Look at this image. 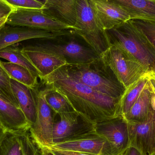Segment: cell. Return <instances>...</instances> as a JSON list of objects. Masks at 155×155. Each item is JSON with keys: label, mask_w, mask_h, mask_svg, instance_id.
Returning <instances> with one entry per match:
<instances>
[{"label": "cell", "mask_w": 155, "mask_h": 155, "mask_svg": "<svg viewBox=\"0 0 155 155\" xmlns=\"http://www.w3.org/2000/svg\"><path fill=\"white\" fill-rule=\"evenodd\" d=\"M0 58L5 59L10 62L24 66L40 79V75L37 70L23 54L20 44L12 45L1 49Z\"/></svg>", "instance_id": "cb8c5ba5"}, {"label": "cell", "mask_w": 155, "mask_h": 155, "mask_svg": "<svg viewBox=\"0 0 155 155\" xmlns=\"http://www.w3.org/2000/svg\"><path fill=\"white\" fill-rule=\"evenodd\" d=\"M40 153L29 131L8 133L0 146V155H40Z\"/></svg>", "instance_id": "9a60e30c"}, {"label": "cell", "mask_w": 155, "mask_h": 155, "mask_svg": "<svg viewBox=\"0 0 155 155\" xmlns=\"http://www.w3.org/2000/svg\"><path fill=\"white\" fill-rule=\"evenodd\" d=\"M148 78L150 85L155 90V73H148Z\"/></svg>", "instance_id": "e575fe53"}, {"label": "cell", "mask_w": 155, "mask_h": 155, "mask_svg": "<svg viewBox=\"0 0 155 155\" xmlns=\"http://www.w3.org/2000/svg\"><path fill=\"white\" fill-rule=\"evenodd\" d=\"M129 147L142 155L155 153V111L151 109L148 117L142 122H127Z\"/></svg>", "instance_id": "8fae6325"}, {"label": "cell", "mask_w": 155, "mask_h": 155, "mask_svg": "<svg viewBox=\"0 0 155 155\" xmlns=\"http://www.w3.org/2000/svg\"><path fill=\"white\" fill-rule=\"evenodd\" d=\"M63 67L79 83L106 96L120 99L125 90L100 57L87 63L67 64Z\"/></svg>", "instance_id": "3957f363"}, {"label": "cell", "mask_w": 155, "mask_h": 155, "mask_svg": "<svg viewBox=\"0 0 155 155\" xmlns=\"http://www.w3.org/2000/svg\"><path fill=\"white\" fill-rule=\"evenodd\" d=\"M20 45L22 50L41 51L56 55L64 58L68 64H71L87 63L99 58L91 48L74 41L62 44L47 42Z\"/></svg>", "instance_id": "52a82bcc"}, {"label": "cell", "mask_w": 155, "mask_h": 155, "mask_svg": "<svg viewBox=\"0 0 155 155\" xmlns=\"http://www.w3.org/2000/svg\"><path fill=\"white\" fill-rule=\"evenodd\" d=\"M47 87L48 91L45 95V100L56 114L75 112L64 96L54 89Z\"/></svg>", "instance_id": "d4e9b609"}, {"label": "cell", "mask_w": 155, "mask_h": 155, "mask_svg": "<svg viewBox=\"0 0 155 155\" xmlns=\"http://www.w3.org/2000/svg\"><path fill=\"white\" fill-rule=\"evenodd\" d=\"M152 155H155V153L154 154Z\"/></svg>", "instance_id": "74e56055"}, {"label": "cell", "mask_w": 155, "mask_h": 155, "mask_svg": "<svg viewBox=\"0 0 155 155\" xmlns=\"http://www.w3.org/2000/svg\"><path fill=\"white\" fill-rule=\"evenodd\" d=\"M15 9L6 0H0V19L8 17Z\"/></svg>", "instance_id": "f1b7e54d"}, {"label": "cell", "mask_w": 155, "mask_h": 155, "mask_svg": "<svg viewBox=\"0 0 155 155\" xmlns=\"http://www.w3.org/2000/svg\"><path fill=\"white\" fill-rule=\"evenodd\" d=\"M151 99V89L149 82L136 102L124 117L127 122H142L145 121L152 108Z\"/></svg>", "instance_id": "44dd1931"}, {"label": "cell", "mask_w": 155, "mask_h": 155, "mask_svg": "<svg viewBox=\"0 0 155 155\" xmlns=\"http://www.w3.org/2000/svg\"><path fill=\"white\" fill-rule=\"evenodd\" d=\"M78 0H45V13L70 26L77 21Z\"/></svg>", "instance_id": "ac0fdd59"}, {"label": "cell", "mask_w": 155, "mask_h": 155, "mask_svg": "<svg viewBox=\"0 0 155 155\" xmlns=\"http://www.w3.org/2000/svg\"><path fill=\"white\" fill-rule=\"evenodd\" d=\"M68 34L66 31L52 32L23 26L9 25L5 23L0 29V50L22 41L35 39L53 40Z\"/></svg>", "instance_id": "5bb4252c"}, {"label": "cell", "mask_w": 155, "mask_h": 155, "mask_svg": "<svg viewBox=\"0 0 155 155\" xmlns=\"http://www.w3.org/2000/svg\"><path fill=\"white\" fill-rule=\"evenodd\" d=\"M33 90L37 103V116L35 123L31 126L29 132L40 150L49 148L53 145V128L56 114L45 100L48 88L38 90L36 87Z\"/></svg>", "instance_id": "8992f818"}, {"label": "cell", "mask_w": 155, "mask_h": 155, "mask_svg": "<svg viewBox=\"0 0 155 155\" xmlns=\"http://www.w3.org/2000/svg\"><path fill=\"white\" fill-rule=\"evenodd\" d=\"M8 133L5 129L0 124V146Z\"/></svg>", "instance_id": "1f68e13d"}, {"label": "cell", "mask_w": 155, "mask_h": 155, "mask_svg": "<svg viewBox=\"0 0 155 155\" xmlns=\"http://www.w3.org/2000/svg\"><path fill=\"white\" fill-rule=\"evenodd\" d=\"M129 13L131 19H155V0H114Z\"/></svg>", "instance_id": "ffe728a7"}, {"label": "cell", "mask_w": 155, "mask_h": 155, "mask_svg": "<svg viewBox=\"0 0 155 155\" xmlns=\"http://www.w3.org/2000/svg\"><path fill=\"white\" fill-rule=\"evenodd\" d=\"M41 81L65 97L74 111L89 123L94 124L118 116L120 99L97 93L72 77L63 66Z\"/></svg>", "instance_id": "6da1fadb"}, {"label": "cell", "mask_w": 155, "mask_h": 155, "mask_svg": "<svg viewBox=\"0 0 155 155\" xmlns=\"http://www.w3.org/2000/svg\"><path fill=\"white\" fill-rule=\"evenodd\" d=\"M7 17H5V18H2L0 19V29L5 24L6 21H7Z\"/></svg>", "instance_id": "d590c367"}, {"label": "cell", "mask_w": 155, "mask_h": 155, "mask_svg": "<svg viewBox=\"0 0 155 155\" xmlns=\"http://www.w3.org/2000/svg\"><path fill=\"white\" fill-rule=\"evenodd\" d=\"M89 2L97 25L103 32L131 19L129 13L114 0H90Z\"/></svg>", "instance_id": "7c38bea8"}, {"label": "cell", "mask_w": 155, "mask_h": 155, "mask_svg": "<svg viewBox=\"0 0 155 155\" xmlns=\"http://www.w3.org/2000/svg\"><path fill=\"white\" fill-rule=\"evenodd\" d=\"M6 24L55 33L76 29L45 13L42 10L20 8H15L7 17Z\"/></svg>", "instance_id": "ba28073f"}, {"label": "cell", "mask_w": 155, "mask_h": 155, "mask_svg": "<svg viewBox=\"0 0 155 155\" xmlns=\"http://www.w3.org/2000/svg\"><path fill=\"white\" fill-rule=\"evenodd\" d=\"M49 148L93 155H112L106 139L95 132L54 145Z\"/></svg>", "instance_id": "4fadbf2b"}, {"label": "cell", "mask_w": 155, "mask_h": 155, "mask_svg": "<svg viewBox=\"0 0 155 155\" xmlns=\"http://www.w3.org/2000/svg\"><path fill=\"white\" fill-rule=\"evenodd\" d=\"M124 155H142L135 148L129 147L124 153Z\"/></svg>", "instance_id": "4dcf8cb0"}, {"label": "cell", "mask_w": 155, "mask_h": 155, "mask_svg": "<svg viewBox=\"0 0 155 155\" xmlns=\"http://www.w3.org/2000/svg\"><path fill=\"white\" fill-rule=\"evenodd\" d=\"M52 132L53 145L94 132V124L82 118L75 112L57 114Z\"/></svg>", "instance_id": "9c48e42d"}, {"label": "cell", "mask_w": 155, "mask_h": 155, "mask_svg": "<svg viewBox=\"0 0 155 155\" xmlns=\"http://www.w3.org/2000/svg\"><path fill=\"white\" fill-rule=\"evenodd\" d=\"M22 52L39 73L41 80L68 64L64 58L50 53L22 50Z\"/></svg>", "instance_id": "e0dca14e"}, {"label": "cell", "mask_w": 155, "mask_h": 155, "mask_svg": "<svg viewBox=\"0 0 155 155\" xmlns=\"http://www.w3.org/2000/svg\"><path fill=\"white\" fill-rule=\"evenodd\" d=\"M11 79V77L0 63V97L20 108L12 90Z\"/></svg>", "instance_id": "484cf974"}, {"label": "cell", "mask_w": 155, "mask_h": 155, "mask_svg": "<svg viewBox=\"0 0 155 155\" xmlns=\"http://www.w3.org/2000/svg\"><path fill=\"white\" fill-rule=\"evenodd\" d=\"M104 35L107 45L115 46L134 58L148 73H155V50L130 20L105 31Z\"/></svg>", "instance_id": "7a4b0ae2"}, {"label": "cell", "mask_w": 155, "mask_h": 155, "mask_svg": "<svg viewBox=\"0 0 155 155\" xmlns=\"http://www.w3.org/2000/svg\"><path fill=\"white\" fill-rule=\"evenodd\" d=\"M130 20L155 50V19L133 18Z\"/></svg>", "instance_id": "4316f807"}, {"label": "cell", "mask_w": 155, "mask_h": 155, "mask_svg": "<svg viewBox=\"0 0 155 155\" xmlns=\"http://www.w3.org/2000/svg\"><path fill=\"white\" fill-rule=\"evenodd\" d=\"M77 12L74 32L99 56L106 50L108 45L104 32L97 25L89 1L78 0Z\"/></svg>", "instance_id": "5b68a950"}, {"label": "cell", "mask_w": 155, "mask_h": 155, "mask_svg": "<svg viewBox=\"0 0 155 155\" xmlns=\"http://www.w3.org/2000/svg\"><path fill=\"white\" fill-rule=\"evenodd\" d=\"M11 84L19 107L31 127L35 123L37 116V103L34 92L33 89L13 79H11Z\"/></svg>", "instance_id": "d6986e66"}, {"label": "cell", "mask_w": 155, "mask_h": 155, "mask_svg": "<svg viewBox=\"0 0 155 155\" xmlns=\"http://www.w3.org/2000/svg\"><path fill=\"white\" fill-rule=\"evenodd\" d=\"M54 150H55V149H54ZM55 150L59 151L62 153L68 155H93L83 153H78V152H71V151H63V150Z\"/></svg>", "instance_id": "836d02e7"}, {"label": "cell", "mask_w": 155, "mask_h": 155, "mask_svg": "<svg viewBox=\"0 0 155 155\" xmlns=\"http://www.w3.org/2000/svg\"><path fill=\"white\" fill-rule=\"evenodd\" d=\"M41 153L42 155H68L62 153L57 150L50 148L41 149Z\"/></svg>", "instance_id": "f546056e"}, {"label": "cell", "mask_w": 155, "mask_h": 155, "mask_svg": "<svg viewBox=\"0 0 155 155\" xmlns=\"http://www.w3.org/2000/svg\"><path fill=\"white\" fill-rule=\"evenodd\" d=\"M15 8L43 10L45 9L44 1L36 0H6Z\"/></svg>", "instance_id": "83f0119b"}, {"label": "cell", "mask_w": 155, "mask_h": 155, "mask_svg": "<svg viewBox=\"0 0 155 155\" xmlns=\"http://www.w3.org/2000/svg\"><path fill=\"white\" fill-rule=\"evenodd\" d=\"M124 155V154H122V155Z\"/></svg>", "instance_id": "f35d334b"}, {"label": "cell", "mask_w": 155, "mask_h": 155, "mask_svg": "<svg viewBox=\"0 0 155 155\" xmlns=\"http://www.w3.org/2000/svg\"><path fill=\"white\" fill-rule=\"evenodd\" d=\"M94 127L95 133L108 142L112 155L124 154L129 147L128 123L122 116L97 123Z\"/></svg>", "instance_id": "30bf717a"}, {"label": "cell", "mask_w": 155, "mask_h": 155, "mask_svg": "<svg viewBox=\"0 0 155 155\" xmlns=\"http://www.w3.org/2000/svg\"><path fill=\"white\" fill-rule=\"evenodd\" d=\"M11 79H13L32 89L37 87L38 77L24 66L10 62L0 61Z\"/></svg>", "instance_id": "603a6c76"}, {"label": "cell", "mask_w": 155, "mask_h": 155, "mask_svg": "<svg viewBox=\"0 0 155 155\" xmlns=\"http://www.w3.org/2000/svg\"><path fill=\"white\" fill-rule=\"evenodd\" d=\"M148 82V73L126 88L118 103L119 116H124L129 112Z\"/></svg>", "instance_id": "7402d4cb"}, {"label": "cell", "mask_w": 155, "mask_h": 155, "mask_svg": "<svg viewBox=\"0 0 155 155\" xmlns=\"http://www.w3.org/2000/svg\"><path fill=\"white\" fill-rule=\"evenodd\" d=\"M40 155H42L41 154V153H40Z\"/></svg>", "instance_id": "8d00e7d4"}, {"label": "cell", "mask_w": 155, "mask_h": 155, "mask_svg": "<svg viewBox=\"0 0 155 155\" xmlns=\"http://www.w3.org/2000/svg\"><path fill=\"white\" fill-rule=\"evenodd\" d=\"M150 85L151 89V106L153 109L155 111V90L153 88V86L150 85Z\"/></svg>", "instance_id": "d6a6232c"}, {"label": "cell", "mask_w": 155, "mask_h": 155, "mask_svg": "<svg viewBox=\"0 0 155 155\" xmlns=\"http://www.w3.org/2000/svg\"><path fill=\"white\" fill-rule=\"evenodd\" d=\"M99 57L125 89L148 74L137 61L113 45H108Z\"/></svg>", "instance_id": "277c9868"}, {"label": "cell", "mask_w": 155, "mask_h": 155, "mask_svg": "<svg viewBox=\"0 0 155 155\" xmlns=\"http://www.w3.org/2000/svg\"><path fill=\"white\" fill-rule=\"evenodd\" d=\"M0 124L8 133L28 132L31 125L20 108L0 97Z\"/></svg>", "instance_id": "2e32d148"}]
</instances>
